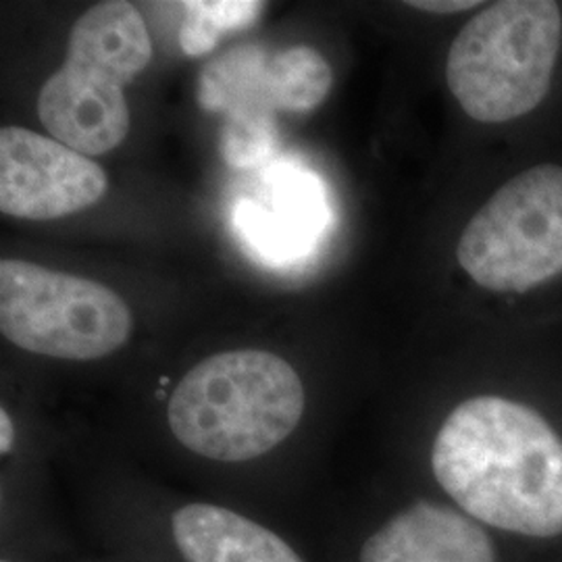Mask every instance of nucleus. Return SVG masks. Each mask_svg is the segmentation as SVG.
<instances>
[{"label":"nucleus","mask_w":562,"mask_h":562,"mask_svg":"<svg viewBox=\"0 0 562 562\" xmlns=\"http://www.w3.org/2000/svg\"><path fill=\"white\" fill-rule=\"evenodd\" d=\"M431 469L475 521L531 538L562 533V440L519 402L475 396L442 423Z\"/></svg>","instance_id":"nucleus-1"},{"label":"nucleus","mask_w":562,"mask_h":562,"mask_svg":"<svg viewBox=\"0 0 562 562\" xmlns=\"http://www.w3.org/2000/svg\"><path fill=\"white\" fill-rule=\"evenodd\" d=\"M306 408L301 375L278 355L234 350L192 367L167 419L176 440L215 462L261 459L288 440Z\"/></svg>","instance_id":"nucleus-2"},{"label":"nucleus","mask_w":562,"mask_h":562,"mask_svg":"<svg viewBox=\"0 0 562 562\" xmlns=\"http://www.w3.org/2000/svg\"><path fill=\"white\" fill-rule=\"evenodd\" d=\"M561 41L557 2H494L452 42L446 60L448 88L475 121L519 120L546 99Z\"/></svg>","instance_id":"nucleus-3"},{"label":"nucleus","mask_w":562,"mask_h":562,"mask_svg":"<svg viewBox=\"0 0 562 562\" xmlns=\"http://www.w3.org/2000/svg\"><path fill=\"white\" fill-rule=\"evenodd\" d=\"M0 331L32 355L97 361L132 334V313L99 281L50 271L36 262H0Z\"/></svg>","instance_id":"nucleus-4"},{"label":"nucleus","mask_w":562,"mask_h":562,"mask_svg":"<svg viewBox=\"0 0 562 562\" xmlns=\"http://www.w3.org/2000/svg\"><path fill=\"white\" fill-rule=\"evenodd\" d=\"M457 257L492 292H525L562 273V167L506 181L464 227Z\"/></svg>","instance_id":"nucleus-5"},{"label":"nucleus","mask_w":562,"mask_h":562,"mask_svg":"<svg viewBox=\"0 0 562 562\" xmlns=\"http://www.w3.org/2000/svg\"><path fill=\"white\" fill-rule=\"evenodd\" d=\"M106 173L78 150L23 127L0 130V211L53 222L101 201Z\"/></svg>","instance_id":"nucleus-6"},{"label":"nucleus","mask_w":562,"mask_h":562,"mask_svg":"<svg viewBox=\"0 0 562 562\" xmlns=\"http://www.w3.org/2000/svg\"><path fill=\"white\" fill-rule=\"evenodd\" d=\"M38 115L55 140L86 157L106 155L130 132L120 81L71 60L42 86Z\"/></svg>","instance_id":"nucleus-7"},{"label":"nucleus","mask_w":562,"mask_h":562,"mask_svg":"<svg viewBox=\"0 0 562 562\" xmlns=\"http://www.w3.org/2000/svg\"><path fill=\"white\" fill-rule=\"evenodd\" d=\"M257 196L244 199L236 223L246 244L267 261L308 255L325 234L327 204L322 183L299 169H271Z\"/></svg>","instance_id":"nucleus-8"},{"label":"nucleus","mask_w":562,"mask_h":562,"mask_svg":"<svg viewBox=\"0 0 562 562\" xmlns=\"http://www.w3.org/2000/svg\"><path fill=\"white\" fill-rule=\"evenodd\" d=\"M359 562H496L480 522L452 506L417 503L362 543Z\"/></svg>","instance_id":"nucleus-9"},{"label":"nucleus","mask_w":562,"mask_h":562,"mask_svg":"<svg viewBox=\"0 0 562 562\" xmlns=\"http://www.w3.org/2000/svg\"><path fill=\"white\" fill-rule=\"evenodd\" d=\"M171 540L183 562H306L280 533L220 504L176 508Z\"/></svg>","instance_id":"nucleus-10"},{"label":"nucleus","mask_w":562,"mask_h":562,"mask_svg":"<svg viewBox=\"0 0 562 562\" xmlns=\"http://www.w3.org/2000/svg\"><path fill=\"white\" fill-rule=\"evenodd\" d=\"M153 59V42L140 11L121 0L101 2L74 23L67 60L92 67L127 86Z\"/></svg>","instance_id":"nucleus-11"},{"label":"nucleus","mask_w":562,"mask_h":562,"mask_svg":"<svg viewBox=\"0 0 562 562\" xmlns=\"http://www.w3.org/2000/svg\"><path fill=\"white\" fill-rule=\"evenodd\" d=\"M265 83L273 113H308L327 99L334 74L315 48L290 46L269 57Z\"/></svg>","instance_id":"nucleus-12"},{"label":"nucleus","mask_w":562,"mask_h":562,"mask_svg":"<svg viewBox=\"0 0 562 562\" xmlns=\"http://www.w3.org/2000/svg\"><path fill=\"white\" fill-rule=\"evenodd\" d=\"M186 20L180 30L181 50L188 57L211 53L223 34L250 27L265 9L257 0H194L183 2Z\"/></svg>","instance_id":"nucleus-13"},{"label":"nucleus","mask_w":562,"mask_h":562,"mask_svg":"<svg viewBox=\"0 0 562 562\" xmlns=\"http://www.w3.org/2000/svg\"><path fill=\"white\" fill-rule=\"evenodd\" d=\"M276 123L271 115L234 113L223 130V157L232 165H252L267 157L276 146Z\"/></svg>","instance_id":"nucleus-14"},{"label":"nucleus","mask_w":562,"mask_h":562,"mask_svg":"<svg viewBox=\"0 0 562 562\" xmlns=\"http://www.w3.org/2000/svg\"><path fill=\"white\" fill-rule=\"evenodd\" d=\"M480 2L475 0H413L408 2V7L413 9H419V11H427V13H459V11H467V9H473L477 7Z\"/></svg>","instance_id":"nucleus-15"},{"label":"nucleus","mask_w":562,"mask_h":562,"mask_svg":"<svg viewBox=\"0 0 562 562\" xmlns=\"http://www.w3.org/2000/svg\"><path fill=\"white\" fill-rule=\"evenodd\" d=\"M13 442H15V425L9 417V411L2 408L0 411V452L4 457L13 450Z\"/></svg>","instance_id":"nucleus-16"},{"label":"nucleus","mask_w":562,"mask_h":562,"mask_svg":"<svg viewBox=\"0 0 562 562\" xmlns=\"http://www.w3.org/2000/svg\"><path fill=\"white\" fill-rule=\"evenodd\" d=\"M0 562H18V561H13V559H2V561Z\"/></svg>","instance_id":"nucleus-17"}]
</instances>
